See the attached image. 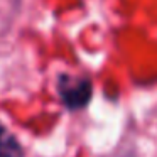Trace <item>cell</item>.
I'll list each match as a JSON object with an SVG mask.
<instances>
[{
	"label": "cell",
	"instance_id": "1",
	"mask_svg": "<svg viewBox=\"0 0 157 157\" xmlns=\"http://www.w3.org/2000/svg\"><path fill=\"white\" fill-rule=\"evenodd\" d=\"M58 93L66 108L79 110L90 103L93 86L88 78H73L69 75H61L58 78Z\"/></svg>",
	"mask_w": 157,
	"mask_h": 157
},
{
	"label": "cell",
	"instance_id": "2",
	"mask_svg": "<svg viewBox=\"0 0 157 157\" xmlns=\"http://www.w3.org/2000/svg\"><path fill=\"white\" fill-rule=\"evenodd\" d=\"M0 157H24L19 140L4 123H0Z\"/></svg>",
	"mask_w": 157,
	"mask_h": 157
}]
</instances>
